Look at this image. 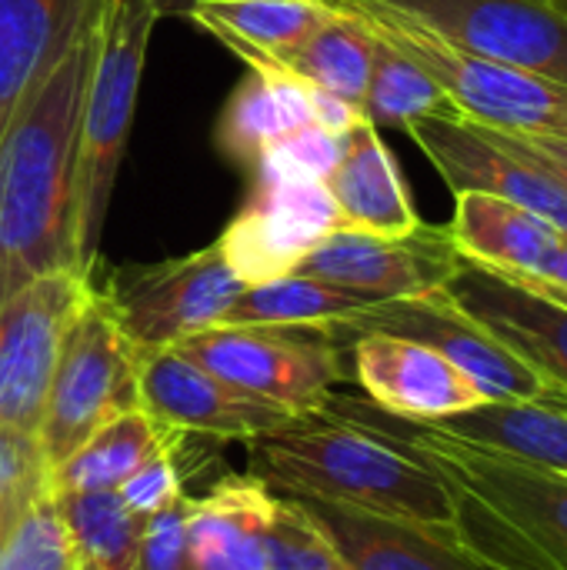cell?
<instances>
[{
	"label": "cell",
	"mask_w": 567,
	"mask_h": 570,
	"mask_svg": "<svg viewBox=\"0 0 567 570\" xmlns=\"http://www.w3.org/2000/svg\"><path fill=\"white\" fill-rule=\"evenodd\" d=\"M251 474L297 501L454 524L448 481L394 441L331 414H307L251 441Z\"/></svg>",
	"instance_id": "cell-2"
},
{
	"label": "cell",
	"mask_w": 567,
	"mask_h": 570,
	"mask_svg": "<svg viewBox=\"0 0 567 570\" xmlns=\"http://www.w3.org/2000/svg\"><path fill=\"white\" fill-rule=\"evenodd\" d=\"M104 0H0V137L100 17Z\"/></svg>",
	"instance_id": "cell-19"
},
{
	"label": "cell",
	"mask_w": 567,
	"mask_h": 570,
	"mask_svg": "<svg viewBox=\"0 0 567 570\" xmlns=\"http://www.w3.org/2000/svg\"><path fill=\"white\" fill-rule=\"evenodd\" d=\"M378 301L304 277V274H284L264 284L244 287V294L231 304V311L221 317V324H311V327H331L344 324L364 307Z\"/></svg>",
	"instance_id": "cell-28"
},
{
	"label": "cell",
	"mask_w": 567,
	"mask_h": 570,
	"mask_svg": "<svg viewBox=\"0 0 567 570\" xmlns=\"http://www.w3.org/2000/svg\"><path fill=\"white\" fill-rule=\"evenodd\" d=\"M338 227V207L321 180L257 177L254 197L217 244L231 271L251 287L294 274L301 257Z\"/></svg>",
	"instance_id": "cell-14"
},
{
	"label": "cell",
	"mask_w": 567,
	"mask_h": 570,
	"mask_svg": "<svg viewBox=\"0 0 567 570\" xmlns=\"http://www.w3.org/2000/svg\"><path fill=\"white\" fill-rule=\"evenodd\" d=\"M458 264L461 250L454 247L448 227L421 224L404 237L338 227L301 257L294 274L364 294L371 301H394L441 291Z\"/></svg>",
	"instance_id": "cell-12"
},
{
	"label": "cell",
	"mask_w": 567,
	"mask_h": 570,
	"mask_svg": "<svg viewBox=\"0 0 567 570\" xmlns=\"http://www.w3.org/2000/svg\"><path fill=\"white\" fill-rule=\"evenodd\" d=\"M458 47L567 87V17L551 0H391Z\"/></svg>",
	"instance_id": "cell-13"
},
{
	"label": "cell",
	"mask_w": 567,
	"mask_h": 570,
	"mask_svg": "<svg viewBox=\"0 0 567 570\" xmlns=\"http://www.w3.org/2000/svg\"><path fill=\"white\" fill-rule=\"evenodd\" d=\"M94 37L97 27L43 77L0 137V311L37 277L77 271V140Z\"/></svg>",
	"instance_id": "cell-1"
},
{
	"label": "cell",
	"mask_w": 567,
	"mask_h": 570,
	"mask_svg": "<svg viewBox=\"0 0 567 570\" xmlns=\"http://www.w3.org/2000/svg\"><path fill=\"white\" fill-rule=\"evenodd\" d=\"M180 448V444H177ZM177 448H167L160 454H154L147 464H140L120 488V501L137 514V518H154L157 511L170 508L184 488H180V474H177Z\"/></svg>",
	"instance_id": "cell-35"
},
{
	"label": "cell",
	"mask_w": 567,
	"mask_h": 570,
	"mask_svg": "<svg viewBox=\"0 0 567 570\" xmlns=\"http://www.w3.org/2000/svg\"><path fill=\"white\" fill-rule=\"evenodd\" d=\"M277 494L254 474L214 484L187 514V568L267 570V531Z\"/></svg>",
	"instance_id": "cell-21"
},
{
	"label": "cell",
	"mask_w": 567,
	"mask_h": 570,
	"mask_svg": "<svg viewBox=\"0 0 567 570\" xmlns=\"http://www.w3.org/2000/svg\"><path fill=\"white\" fill-rule=\"evenodd\" d=\"M334 327L344 341H351L354 334L381 331L428 344L458 371H465L485 394V401H538L561 394L505 344H498L481 324H475L444 291L378 301Z\"/></svg>",
	"instance_id": "cell-10"
},
{
	"label": "cell",
	"mask_w": 567,
	"mask_h": 570,
	"mask_svg": "<svg viewBox=\"0 0 567 570\" xmlns=\"http://www.w3.org/2000/svg\"><path fill=\"white\" fill-rule=\"evenodd\" d=\"M140 407L180 434L247 444L297 421L287 407L204 371L174 347L140 354Z\"/></svg>",
	"instance_id": "cell-15"
},
{
	"label": "cell",
	"mask_w": 567,
	"mask_h": 570,
	"mask_svg": "<svg viewBox=\"0 0 567 570\" xmlns=\"http://www.w3.org/2000/svg\"><path fill=\"white\" fill-rule=\"evenodd\" d=\"M434 428L567 474V394L538 401H481Z\"/></svg>",
	"instance_id": "cell-24"
},
{
	"label": "cell",
	"mask_w": 567,
	"mask_h": 570,
	"mask_svg": "<svg viewBox=\"0 0 567 570\" xmlns=\"http://www.w3.org/2000/svg\"><path fill=\"white\" fill-rule=\"evenodd\" d=\"M267 570H351L331 534L297 498H277L267 531Z\"/></svg>",
	"instance_id": "cell-32"
},
{
	"label": "cell",
	"mask_w": 567,
	"mask_h": 570,
	"mask_svg": "<svg viewBox=\"0 0 567 570\" xmlns=\"http://www.w3.org/2000/svg\"><path fill=\"white\" fill-rule=\"evenodd\" d=\"M324 187L348 230L404 237L424 224L411 204L394 154L368 117L341 137V157L324 177Z\"/></svg>",
	"instance_id": "cell-20"
},
{
	"label": "cell",
	"mask_w": 567,
	"mask_h": 570,
	"mask_svg": "<svg viewBox=\"0 0 567 570\" xmlns=\"http://www.w3.org/2000/svg\"><path fill=\"white\" fill-rule=\"evenodd\" d=\"M0 570H77V551L53 491H43L10 528Z\"/></svg>",
	"instance_id": "cell-31"
},
{
	"label": "cell",
	"mask_w": 567,
	"mask_h": 570,
	"mask_svg": "<svg viewBox=\"0 0 567 570\" xmlns=\"http://www.w3.org/2000/svg\"><path fill=\"white\" fill-rule=\"evenodd\" d=\"M187 514H190V498L180 494L170 508L144 521L137 570H190L187 568Z\"/></svg>",
	"instance_id": "cell-36"
},
{
	"label": "cell",
	"mask_w": 567,
	"mask_h": 570,
	"mask_svg": "<svg viewBox=\"0 0 567 570\" xmlns=\"http://www.w3.org/2000/svg\"><path fill=\"white\" fill-rule=\"evenodd\" d=\"M448 234L461 257L518 281H541L561 237H567L538 214L481 190L454 194Z\"/></svg>",
	"instance_id": "cell-22"
},
{
	"label": "cell",
	"mask_w": 567,
	"mask_h": 570,
	"mask_svg": "<svg viewBox=\"0 0 567 570\" xmlns=\"http://www.w3.org/2000/svg\"><path fill=\"white\" fill-rule=\"evenodd\" d=\"M251 70L284 73L301 87L334 94L361 110L371 73V37L351 17L324 7V17L297 43Z\"/></svg>",
	"instance_id": "cell-26"
},
{
	"label": "cell",
	"mask_w": 567,
	"mask_h": 570,
	"mask_svg": "<svg viewBox=\"0 0 567 570\" xmlns=\"http://www.w3.org/2000/svg\"><path fill=\"white\" fill-rule=\"evenodd\" d=\"M160 17H187L201 0H150Z\"/></svg>",
	"instance_id": "cell-39"
},
{
	"label": "cell",
	"mask_w": 567,
	"mask_h": 570,
	"mask_svg": "<svg viewBox=\"0 0 567 570\" xmlns=\"http://www.w3.org/2000/svg\"><path fill=\"white\" fill-rule=\"evenodd\" d=\"M187 17L257 67L297 43L324 17V7L317 0H201Z\"/></svg>",
	"instance_id": "cell-27"
},
{
	"label": "cell",
	"mask_w": 567,
	"mask_h": 570,
	"mask_svg": "<svg viewBox=\"0 0 567 570\" xmlns=\"http://www.w3.org/2000/svg\"><path fill=\"white\" fill-rule=\"evenodd\" d=\"M441 291L498 344L538 371L555 391L567 394L565 297L468 257H461L458 271Z\"/></svg>",
	"instance_id": "cell-16"
},
{
	"label": "cell",
	"mask_w": 567,
	"mask_h": 570,
	"mask_svg": "<svg viewBox=\"0 0 567 570\" xmlns=\"http://www.w3.org/2000/svg\"><path fill=\"white\" fill-rule=\"evenodd\" d=\"M134 407H140V354L94 287L67 327L43 401L37 448L47 471L53 474L97 428Z\"/></svg>",
	"instance_id": "cell-6"
},
{
	"label": "cell",
	"mask_w": 567,
	"mask_h": 570,
	"mask_svg": "<svg viewBox=\"0 0 567 570\" xmlns=\"http://www.w3.org/2000/svg\"><path fill=\"white\" fill-rule=\"evenodd\" d=\"M317 414L351 421L394 441L434 468L448 488L485 504L525 548L535 570H567V474L454 438L434 424L394 417L348 394H331Z\"/></svg>",
	"instance_id": "cell-3"
},
{
	"label": "cell",
	"mask_w": 567,
	"mask_h": 570,
	"mask_svg": "<svg viewBox=\"0 0 567 570\" xmlns=\"http://www.w3.org/2000/svg\"><path fill=\"white\" fill-rule=\"evenodd\" d=\"M180 431L164 428L144 407L124 411L97 428L53 474L50 491L60 494H94V491H117L140 464L154 454L177 448Z\"/></svg>",
	"instance_id": "cell-25"
},
{
	"label": "cell",
	"mask_w": 567,
	"mask_h": 570,
	"mask_svg": "<svg viewBox=\"0 0 567 570\" xmlns=\"http://www.w3.org/2000/svg\"><path fill=\"white\" fill-rule=\"evenodd\" d=\"M304 504L351 570H498L461 541L454 524L384 518L324 501Z\"/></svg>",
	"instance_id": "cell-18"
},
{
	"label": "cell",
	"mask_w": 567,
	"mask_h": 570,
	"mask_svg": "<svg viewBox=\"0 0 567 570\" xmlns=\"http://www.w3.org/2000/svg\"><path fill=\"white\" fill-rule=\"evenodd\" d=\"M438 110H451L444 90L414 60L371 37V73L361 114L374 127H408L411 120Z\"/></svg>",
	"instance_id": "cell-30"
},
{
	"label": "cell",
	"mask_w": 567,
	"mask_h": 570,
	"mask_svg": "<svg viewBox=\"0 0 567 570\" xmlns=\"http://www.w3.org/2000/svg\"><path fill=\"white\" fill-rule=\"evenodd\" d=\"M528 284L545 287V291H551V294H558V297H565L567 301V237H561V244H558L551 264L545 267L541 281H528Z\"/></svg>",
	"instance_id": "cell-38"
},
{
	"label": "cell",
	"mask_w": 567,
	"mask_h": 570,
	"mask_svg": "<svg viewBox=\"0 0 567 570\" xmlns=\"http://www.w3.org/2000/svg\"><path fill=\"white\" fill-rule=\"evenodd\" d=\"M57 504L74 538L77 570H137L144 518H137L117 491L60 494Z\"/></svg>",
	"instance_id": "cell-29"
},
{
	"label": "cell",
	"mask_w": 567,
	"mask_h": 570,
	"mask_svg": "<svg viewBox=\"0 0 567 570\" xmlns=\"http://www.w3.org/2000/svg\"><path fill=\"white\" fill-rule=\"evenodd\" d=\"M43 491H50V471L37 434L0 424V521H17Z\"/></svg>",
	"instance_id": "cell-33"
},
{
	"label": "cell",
	"mask_w": 567,
	"mask_h": 570,
	"mask_svg": "<svg viewBox=\"0 0 567 570\" xmlns=\"http://www.w3.org/2000/svg\"><path fill=\"white\" fill-rule=\"evenodd\" d=\"M528 154H535L561 184L567 187V134H518V130H508Z\"/></svg>",
	"instance_id": "cell-37"
},
{
	"label": "cell",
	"mask_w": 567,
	"mask_h": 570,
	"mask_svg": "<svg viewBox=\"0 0 567 570\" xmlns=\"http://www.w3.org/2000/svg\"><path fill=\"white\" fill-rule=\"evenodd\" d=\"M404 130L454 194H495L567 234V187L508 130L475 124L454 110L418 117Z\"/></svg>",
	"instance_id": "cell-9"
},
{
	"label": "cell",
	"mask_w": 567,
	"mask_h": 570,
	"mask_svg": "<svg viewBox=\"0 0 567 570\" xmlns=\"http://www.w3.org/2000/svg\"><path fill=\"white\" fill-rule=\"evenodd\" d=\"M244 287L214 240L157 264H124L100 294L137 354H150L217 327Z\"/></svg>",
	"instance_id": "cell-8"
},
{
	"label": "cell",
	"mask_w": 567,
	"mask_h": 570,
	"mask_svg": "<svg viewBox=\"0 0 567 570\" xmlns=\"http://www.w3.org/2000/svg\"><path fill=\"white\" fill-rule=\"evenodd\" d=\"M160 13L150 0H104L94 37V67L80 110L77 187H74V261L94 277L117 170L127 150L130 120L150 33Z\"/></svg>",
	"instance_id": "cell-4"
},
{
	"label": "cell",
	"mask_w": 567,
	"mask_h": 570,
	"mask_svg": "<svg viewBox=\"0 0 567 570\" xmlns=\"http://www.w3.org/2000/svg\"><path fill=\"white\" fill-rule=\"evenodd\" d=\"M13 524H17V521H0V548H3V541H7V534H10Z\"/></svg>",
	"instance_id": "cell-40"
},
{
	"label": "cell",
	"mask_w": 567,
	"mask_h": 570,
	"mask_svg": "<svg viewBox=\"0 0 567 570\" xmlns=\"http://www.w3.org/2000/svg\"><path fill=\"white\" fill-rule=\"evenodd\" d=\"M187 361L287 407L294 417L317 414L348 381V341L338 327L311 324H217L180 341Z\"/></svg>",
	"instance_id": "cell-7"
},
{
	"label": "cell",
	"mask_w": 567,
	"mask_h": 570,
	"mask_svg": "<svg viewBox=\"0 0 567 570\" xmlns=\"http://www.w3.org/2000/svg\"><path fill=\"white\" fill-rule=\"evenodd\" d=\"M351 17L371 37L414 60L448 97L451 110L498 130L567 134V87L478 57L391 0H317Z\"/></svg>",
	"instance_id": "cell-5"
},
{
	"label": "cell",
	"mask_w": 567,
	"mask_h": 570,
	"mask_svg": "<svg viewBox=\"0 0 567 570\" xmlns=\"http://www.w3.org/2000/svg\"><path fill=\"white\" fill-rule=\"evenodd\" d=\"M551 3H555V7H558V10L567 17V0H551Z\"/></svg>",
	"instance_id": "cell-41"
},
{
	"label": "cell",
	"mask_w": 567,
	"mask_h": 570,
	"mask_svg": "<svg viewBox=\"0 0 567 570\" xmlns=\"http://www.w3.org/2000/svg\"><path fill=\"white\" fill-rule=\"evenodd\" d=\"M94 294V277L53 271L0 311V424L37 434L67 327Z\"/></svg>",
	"instance_id": "cell-11"
},
{
	"label": "cell",
	"mask_w": 567,
	"mask_h": 570,
	"mask_svg": "<svg viewBox=\"0 0 567 570\" xmlns=\"http://www.w3.org/2000/svg\"><path fill=\"white\" fill-rule=\"evenodd\" d=\"M341 157V137L328 134L317 124H307L284 140H277L261 164L254 167L257 177H297V180H321Z\"/></svg>",
	"instance_id": "cell-34"
},
{
	"label": "cell",
	"mask_w": 567,
	"mask_h": 570,
	"mask_svg": "<svg viewBox=\"0 0 567 570\" xmlns=\"http://www.w3.org/2000/svg\"><path fill=\"white\" fill-rule=\"evenodd\" d=\"M354 377L368 401L394 417L438 424L485 401L475 381L434 347L398 334H354L348 341Z\"/></svg>",
	"instance_id": "cell-17"
},
{
	"label": "cell",
	"mask_w": 567,
	"mask_h": 570,
	"mask_svg": "<svg viewBox=\"0 0 567 570\" xmlns=\"http://www.w3.org/2000/svg\"><path fill=\"white\" fill-rule=\"evenodd\" d=\"M307 124H314L307 87L284 73L247 67L224 104V114L214 127V144L231 164L254 170L277 140Z\"/></svg>",
	"instance_id": "cell-23"
}]
</instances>
